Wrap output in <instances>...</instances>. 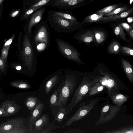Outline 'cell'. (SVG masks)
<instances>
[{
  "mask_svg": "<svg viewBox=\"0 0 133 133\" xmlns=\"http://www.w3.org/2000/svg\"><path fill=\"white\" fill-rule=\"evenodd\" d=\"M44 107V104L41 102L37 103L32 111L31 116L30 120V129L31 130L35 122L41 116Z\"/></svg>",
  "mask_w": 133,
  "mask_h": 133,
  "instance_id": "cell-11",
  "label": "cell"
},
{
  "mask_svg": "<svg viewBox=\"0 0 133 133\" xmlns=\"http://www.w3.org/2000/svg\"><path fill=\"white\" fill-rule=\"evenodd\" d=\"M9 48L3 47L1 51V57L5 62H7V58L8 54Z\"/></svg>",
  "mask_w": 133,
  "mask_h": 133,
  "instance_id": "cell-31",
  "label": "cell"
},
{
  "mask_svg": "<svg viewBox=\"0 0 133 133\" xmlns=\"http://www.w3.org/2000/svg\"><path fill=\"white\" fill-rule=\"evenodd\" d=\"M121 24L127 30H129L131 28V27L130 25L126 23H122Z\"/></svg>",
  "mask_w": 133,
  "mask_h": 133,
  "instance_id": "cell-36",
  "label": "cell"
},
{
  "mask_svg": "<svg viewBox=\"0 0 133 133\" xmlns=\"http://www.w3.org/2000/svg\"><path fill=\"white\" fill-rule=\"evenodd\" d=\"M103 15V14L101 15L97 14H92L87 16L85 18V21L86 22H96L100 21Z\"/></svg>",
  "mask_w": 133,
  "mask_h": 133,
  "instance_id": "cell-26",
  "label": "cell"
},
{
  "mask_svg": "<svg viewBox=\"0 0 133 133\" xmlns=\"http://www.w3.org/2000/svg\"><path fill=\"white\" fill-rule=\"evenodd\" d=\"M70 0H51L48 5L53 7L57 8L59 5L66 3Z\"/></svg>",
  "mask_w": 133,
  "mask_h": 133,
  "instance_id": "cell-29",
  "label": "cell"
},
{
  "mask_svg": "<svg viewBox=\"0 0 133 133\" xmlns=\"http://www.w3.org/2000/svg\"><path fill=\"white\" fill-rule=\"evenodd\" d=\"M56 42L59 52L68 60L77 63L81 62L78 52L68 42L59 38Z\"/></svg>",
  "mask_w": 133,
  "mask_h": 133,
  "instance_id": "cell-7",
  "label": "cell"
},
{
  "mask_svg": "<svg viewBox=\"0 0 133 133\" xmlns=\"http://www.w3.org/2000/svg\"><path fill=\"white\" fill-rule=\"evenodd\" d=\"M52 11L56 15L66 19L72 21L78 22L76 17L73 15L71 12L52 10Z\"/></svg>",
  "mask_w": 133,
  "mask_h": 133,
  "instance_id": "cell-18",
  "label": "cell"
},
{
  "mask_svg": "<svg viewBox=\"0 0 133 133\" xmlns=\"http://www.w3.org/2000/svg\"><path fill=\"white\" fill-rule=\"evenodd\" d=\"M119 49V46L118 45H115L114 48V51H116Z\"/></svg>",
  "mask_w": 133,
  "mask_h": 133,
  "instance_id": "cell-44",
  "label": "cell"
},
{
  "mask_svg": "<svg viewBox=\"0 0 133 133\" xmlns=\"http://www.w3.org/2000/svg\"><path fill=\"white\" fill-rule=\"evenodd\" d=\"M61 86V84L60 83L59 86L51 95L50 100V107L57 106Z\"/></svg>",
  "mask_w": 133,
  "mask_h": 133,
  "instance_id": "cell-20",
  "label": "cell"
},
{
  "mask_svg": "<svg viewBox=\"0 0 133 133\" xmlns=\"http://www.w3.org/2000/svg\"><path fill=\"white\" fill-rule=\"evenodd\" d=\"M99 100V98H95L87 104L85 102L81 104L78 109L67 120L63 126H69L74 122H76L85 117Z\"/></svg>",
  "mask_w": 133,
  "mask_h": 133,
  "instance_id": "cell-6",
  "label": "cell"
},
{
  "mask_svg": "<svg viewBox=\"0 0 133 133\" xmlns=\"http://www.w3.org/2000/svg\"><path fill=\"white\" fill-rule=\"evenodd\" d=\"M93 40L92 38L91 37H87L85 38L84 39V41L85 42L89 43L90 42Z\"/></svg>",
  "mask_w": 133,
  "mask_h": 133,
  "instance_id": "cell-39",
  "label": "cell"
},
{
  "mask_svg": "<svg viewBox=\"0 0 133 133\" xmlns=\"http://www.w3.org/2000/svg\"><path fill=\"white\" fill-rule=\"evenodd\" d=\"M119 6L118 4H115L109 6L101 9L96 12V14L101 15L102 14L104 15L111 11Z\"/></svg>",
  "mask_w": 133,
  "mask_h": 133,
  "instance_id": "cell-25",
  "label": "cell"
},
{
  "mask_svg": "<svg viewBox=\"0 0 133 133\" xmlns=\"http://www.w3.org/2000/svg\"><path fill=\"white\" fill-rule=\"evenodd\" d=\"M10 67L17 71L27 74L26 71L22 63L21 62H15L10 63Z\"/></svg>",
  "mask_w": 133,
  "mask_h": 133,
  "instance_id": "cell-23",
  "label": "cell"
},
{
  "mask_svg": "<svg viewBox=\"0 0 133 133\" xmlns=\"http://www.w3.org/2000/svg\"><path fill=\"white\" fill-rule=\"evenodd\" d=\"M65 108L63 107L59 108L55 116L54 122L61 124H62L64 119L67 121Z\"/></svg>",
  "mask_w": 133,
  "mask_h": 133,
  "instance_id": "cell-15",
  "label": "cell"
},
{
  "mask_svg": "<svg viewBox=\"0 0 133 133\" xmlns=\"http://www.w3.org/2000/svg\"><path fill=\"white\" fill-rule=\"evenodd\" d=\"M11 126L10 125H7L5 126L4 127V129L6 130H9L11 128Z\"/></svg>",
  "mask_w": 133,
  "mask_h": 133,
  "instance_id": "cell-41",
  "label": "cell"
},
{
  "mask_svg": "<svg viewBox=\"0 0 133 133\" xmlns=\"http://www.w3.org/2000/svg\"><path fill=\"white\" fill-rule=\"evenodd\" d=\"M4 1V0H0V5Z\"/></svg>",
  "mask_w": 133,
  "mask_h": 133,
  "instance_id": "cell-47",
  "label": "cell"
},
{
  "mask_svg": "<svg viewBox=\"0 0 133 133\" xmlns=\"http://www.w3.org/2000/svg\"><path fill=\"white\" fill-rule=\"evenodd\" d=\"M121 106L107 105L102 109L99 117L95 124L97 126L113 119L119 112Z\"/></svg>",
  "mask_w": 133,
  "mask_h": 133,
  "instance_id": "cell-8",
  "label": "cell"
},
{
  "mask_svg": "<svg viewBox=\"0 0 133 133\" xmlns=\"http://www.w3.org/2000/svg\"><path fill=\"white\" fill-rule=\"evenodd\" d=\"M42 7H43L38 6L33 8L26 9L22 16V19L23 20L26 19L32 13Z\"/></svg>",
  "mask_w": 133,
  "mask_h": 133,
  "instance_id": "cell-27",
  "label": "cell"
},
{
  "mask_svg": "<svg viewBox=\"0 0 133 133\" xmlns=\"http://www.w3.org/2000/svg\"><path fill=\"white\" fill-rule=\"evenodd\" d=\"M8 68L7 62L5 61L1 57H0V73H5L7 71Z\"/></svg>",
  "mask_w": 133,
  "mask_h": 133,
  "instance_id": "cell-30",
  "label": "cell"
},
{
  "mask_svg": "<svg viewBox=\"0 0 133 133\" xmlns=\"http://www.w3.org/2000/svg\"><path fill=\"white\" fill-rule=\"evenodd\" d=\"M15 36V34H14L11 37L5 42L3 47L9 48L10 45L14 38Z\"/></svg>",
  "mask_w": 133,
  "mask_h": 133,
  "instance_id": "cell-32",
  "label": "cell"
},
{
  "mask_svg": "<svg viewBox=\"0 0 133 133\" xmlns=\"http://www.w3.org/2000/svg\"><path fill=\"white\" fill-rule=\"evenodd\" d=\"M22 33L20 32L18 36V43L17 44V48L18 52H19L22 49Z\"/></svg>",
  "mask_w": 133,
  "mask_h": 133,
  "instance_id": "cell-34",
  "label": "cell"
},
{
  "mask_svg": "<svg viewBox=\"0 0 133 133\" xmlns=\"http://www.w3.org/2000/svg\"><path fill=\"white\" fill-rule=\"evenodd\" d=\"M49 123V117L47 115L44 114L42 117L38 119L35 123V127L32 131L33 133H40L43 130V128L46 124Z\"/></svg>",
  "mask_w": 133,
  "mask_h": 133,
  "instance_id": "cell-12",
  "label": "cell"
},
{
  "mask_svg": "<svg viewBox=\"0 0 133 133\" xmlns=\"http://www.w3.org/2000/svg\"><path fill=\"white\" fill-rule=\"evenodd\" d=\"M64 79L61 82L62 86L57 106L66 107L69 98L73 92L76 84V76L70 70L64 72Z\"/></svg>",
  "mask_w": 133,
  "mask_h": 133,
  "instance_id": "cell-3",
  "label": "cell"
},
{
  "mask_svg": "<svg viewBox=\"0 0 133 133\" xmlns=\"http://www.w3.org/2000/svg\"><path fill=\"white\" fill-rule=\"evenodd\" d=\"M2 113V112L1 111H0V114H1Z\"/></svg>",
  "mask_w": 133,
  "mask_h": 133,
  "instance_id": "cell-48",
  "label": "cell"
},
{
  "mask_svg": "<svg viewBox=\"0 0 133 133\" xmlns=\"http://www.w3.org/2000/svg\"><path fill=\"white\" fill-rule=\"evenodd\" d=\"M101 131L106 133H133V128L132 126L127 125L110 131L102 130Z\"/></svg>",
  "mask_w": 133,
  "mask_h": 133,
  "instance_id": "cell-19",
  "label": "cell"
},
{
  "mask_svg": "<svg viewBox=\"0 0 133 133\" xmlns=\"http://www.w3.org/2000/svg\"><path fill=\"white\" fill-rule=\"evenodd\" d=\"M38 99L37 97H31L28 98L26 104L30 110L33 111L37 104Z\"/></svg>",
  "mask_w": 133,
  "mask_h": 133,
  "instance_id": "cell-24",
  "label": "cell"
},
{
  "mask_svg": "<svg viewBox=\"0 0 133 133\" xmlns=\"http://www.w3.org/2000/svg\"><path fill=\"white\" fill-rule=\"evenodd\" d=\"M129 7L127 6L117 8L109 13L106 14L105 16H108L113 15H115L121 13L123 12L128 8Z\"/></svg>",
  "mask_w": 133,
  "mask_h": 133,
  "instance_id": "cell-28",
  "label": "cell"
},
{
  "mask_svg": "<svg viewBox=\"0 0 133 133\" xmlns=\"http://www.w3.org/2000/svg\"><path fill=\"white\" fill-rule=\"evenodd\" d=\"M129 53L132 56L133 55V50L132 49H130L129 51Z\"/></svg>",
  "mask_w": 133,
  "mask_h": 133,
  "instance_id": "cell-45",
  "label": "cell"
},
{
  "mask_svg": "<svg viewBox=\"0 0 133 133\" xmlns=\"http://www.w3.org/2000/svg\"><path fill=\"white\" fill-rule=\"evenodd\" d=\"M133 1V0H130L129 3H130V4H131L132 2Z\"/></svg>",
  "mask_w": 133,
  "mask_h": 133,
  "instance_id": "cell-46",
  "label": "cell"
},
{
  "mask_svg": "<svg viewBox=\"0 0 133 133\" xmlns=\"http://www.w3.org/2000/svg\"><path fill=\"white\" fill-rule=\"evenodd\" d=\"M95 37L97 40L99 39L101 37L100 34L98 33H97L95 35Z\"/></svg>",
  "mask_w": 133,
  "mask_h": 133,
  "instance_id": "cell-42",
  "label": "cell"
},
{
  "mask_svg": "<svg viewBox=\"0 0 133 133\" xmlns=\"http://www.w3.org/2000/svg\"><path fill=\"white\" fill-rule=\"evenodd\" d=\"M22 49L19 52V57L27 74L34 75L37 69V60L36 52L31 41V37L24 30L22 36Z\"/></svg>",
  "mask_w": 133,
  "mask_h": 133,
  "instance_id": "cell-1",
  "label": "cell"
},
{
  "mask_svg": "<svg viewBox=\"0 0 133 133\" xmlns=\"http://www.w3.org/2000/svg\"><path fill=\"white\" fill-rule=\"evenodd\" d=\"M99 81L95 83L91 88L89 91V95L92 96L95 95L103 90L104 86Z\"/></svg>",
  "mask_w": 133,
  "mask_h": 133,
  "instance_id": "cell-22",
  "label": "cell"
},
{
  "mask_svg": "<svg viewBox=\"0 0 133 133\" xmlns=\"http://www.w3.org/2000/svg\"><path fill=\"white\" fill-rule=\"evenodd\" d=\"M47 21L55 31L59 32H72L80 25L78 22L71 21L60 17L53 13L52 10L48 12Z\"/></svg>",
  "mask_w": 133,
  "mask_h": 133,
  "instance_id": "cell-5",
  "label": "cell"
},
{
  "mask_svg": "<svg viewBox=\"0 0 133 133\" xmlns=\"http://www.w3.org/2000/svg\"><path fill=\"white\" fill-rule=\"evenodd\" d=\"M45 11L44 7H42L35 12L29 17H30L26 26L25 30L28 35L31 37L32 28L33 26L39 23L43 17Z\"/></svg>",
  "mask_w": 133,
  "mask_h": 133,
  "instance_id": "cell-9",
  "label": "cell"
},
{
  "mask_svg": "<svg viewBox=\"0 0 133 133\" xmlns=\"http://www.w3.org/2000/svg\"><path fill=\"white\" fill-rule=\"evenodd\" d=\"M1 15V12L0 11V17Z\"/></svg>",
  "mask_w": 133,
  "mask_h": 133,
  "instance_id": "cell-49",
  "label": "cell"
},
{
  "mask_svg": "<svg viewBox=\"0 0 133 133\" xmlns=\"http://www.w3.org/2000/svg\"><path fill=\"white\" fill-rule=\"evenodd\" d=\"M101 78H91L85 77L82 80L75 91L71 102L65 108L66 115H69L75 105L83 99L91 88L95 83L99 81Z\"/></svg>",
  "mask_w": 133,
  "mask_h": 133,
  "instance_id": "cell-4",
  "label": "cell"
},
{
  "mask_svg": "<svg viewBox=\"0 0 133 133\" xmlns=\"http://www.w3.org/2000/svg\"><path fill=\"white\" fill-rule=\"evenodd\" d=\"M53 129L52 128H48L46 129H44L42 131H41L40 133H56L54 132L52 130Z\"/></svg>",
  "mask_w": 133,
  "mask_h": 133,
  "instance_id": "cell-37",
  "label": "cell"
},
{
  "mask_svg": "<svg viewBox=\"0 0 133 133\" xmlns=\"http://www.w3.org/2000/svg\"><path fill=\"white\" fill-rule=\"evenodd\" d=\"M31 38L32 45L37 53H42L50 46V31L46 21H41L36 25Z\"/></svg>",
  "mask_w": 133,
  "mask_h": 133,
  "instance_id": "cell-2",
  "label": "cell"
},
{
  "mask_svg": "<svg viewBox=\"0 0 133 133\" xmlns=\"http://www.w3.org/2000/svg\"><path fill=\"white\" fill-rule=\"evenodd\" d=\"M112 102L116 105L121 106L128 100V97L124 95L118 93L110 97Z\"/></svg>",
  "mask_w": 133,
  "mask_h": 133,
  "instance_id": "cell-17",
  "label": "cell"
},
{
  "mask_svg": "<svg viewBox=\"0 0 133 133\" xmlns=\"http://www.w3.org/2000/svg\"><path fill=\"white\" fill-rule=\"evenodd\" d=\"M123 66L125 72L129 81L133 82V72L131 66L125 61H122Z\"/></svg>",
  "mask_w": 133,
  "mask_h": 133,
  "instance_id": "cell-21",
  "label": "cell"
},
{
  "mask_svg": "<svg viewBox=\"0 0 133 133\" xmlns=\"http://www.w3.org/2000/svg\"><path fill=\"white\" fill-rule=\"evenodd\" d=\"M63 133H84V131L77 129H69L61 132Z\"/></svg>",
  "mask_w": 133,
  "mask_h": 133,
  "instance_id": "cell-33",
  "label": "cell"
},
{
  "mask_svg": "<svg viewBox=\"0 0 133 133\" xmlns=\"http://www.w3.org/2000/svg\"><path fill=\"white\" fill-rule=\"evenodd\" d=\"M127 20L128 22L129 23H131L133 21V17H129L128 18Z\"/></svg>",
  "mask_w": 133,
  "mask_h": 133,
  "instance_id": "cell-43",
  "label": "cell"
},
{
  "mask_svg": "<svg viewBox=\"0 0 133 133\" xmlns=\"http://www.w3.org/2000/svg\"><path fill=\"white\" fill-rule=\"evenodd\" d=\"M14 110V108L12 107H11L8 109V111L10 113H11L13 112Z\"/></svg>",
  "mask_w": 133,
  "mask_h": 133,
  "instance_id": "cell-40",
  "label": "cell"
},
{
  "mask_svg": "<svg viewBox=\"0 0 133 133\" xmlns=\"http://www.w3.org/2000/svg\"><path fill=\"white\" fill-rule=\"evenodd\" d=\"M85 0H70L67 3L60 5L57 8L63 9H72L77 8Z\"/></svg>",
  "mask_w": 133,
  "mask_h": 133,
  "instance_id": "cell-16",
  "label": "cell"
},
{
  "mask_svg": "<svg viewBox=\"0 0 133 133\" xmlns=\"http://www.w3.org/2000/svg\"><path fill=\"white\" fill-rule=\"evenodd\" d=\"M133 11V8L122 13L108 16L103 17L100 19V21H111L121 19L127 17L132 13Z\"/></svg>",
  "mask_w": 133,
  "mask_h": 133,
  "instance_id": "cell-13",
  "label": "cell"
},
{
  "mask_svg": "<svg viewBox=\"0 0 133 133\" xmlns=\"http://www.w3.org/2000/svg\"><path fill=\"white\" fill-rule=\"evenodd\" d=\"M1 56V55H0V57Z\"/></svg>",
  "mask_w": 133,
  "mask_h": 133,
  "instance_id": "cell-50",
  "label": "cell"
},
{
  "mask_svg": "<svg viewBox=\"0 0 133 133\" xmlns=\"http://www.w3.org/2000/svg\"><path fill=\"white\" fill-rule=\"evenodd\" d=\"M20 10H18L14 11L11 14V17H15L19 13Z\"/></svg>",
  "mask_w": 133,
  "mask_h": 133,
  "instance_id": "cell-38",
  "label": "cell"
},
{
  "mask_svg": "<svg viewBox=\"0 0 133 133\" xmlns=\"http://www.w3.org/2000/svg\"><path fill=\"white\" fill-rule=\"evenodd\" d=\"M51 0H28L26 9L33 8L38 6L44 7L48 5Z\"/></svg>",
  "mask_w": 133,
  "mask_h": 133,
  "instance_id": "cell-14",
  "label": "cell"
},
{
  "mask_svg": "<svg viewBox=\"0 0 133 133\" xmlns=\"http://www.w3.org/2000/svg\"><path fill=\"white\" fill-rule=\"evenodd\" d=\"M123 29L121 25H118L116 26L115 29V32L116 35H118L120 32L122 31Z\"/></svg>",
  "mask_w": 133,
  "mask_h": 133,
  "instance_id": "cell-35",
  "label": "cell"
},
{
  "mask_svg": "<svg viewBox=\"0 0 133 133\" xmlns=\"http://www.w3.org/2000/svg\"><path fill=\"white\" fill-rule=\"evenodd\" d=\"M62 72L58 70L51 75L50 78L46 82L45 86V92L46 94H48L52 88L59 81L62 77Z\"/></svg>",
  "mask_w": 133,
  "mask_h": 133,
  "instance_id": "cell-10",
  "label": "cell"
}]
</instances>
